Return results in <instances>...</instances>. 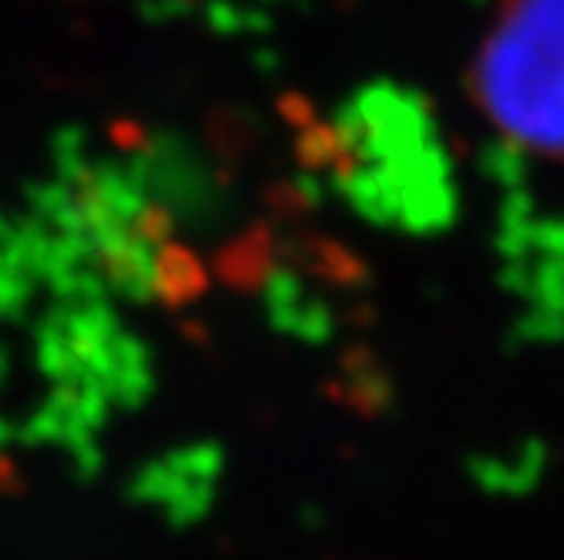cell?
Wrapping results in <instances>:
<instances>
[{"mask_svg":"<svg viewBox=\"0 0 564 560\" xmlns=\"http://www.w3.org/2000/svg\"><path fill=\"white\" fill-rule=\"evenodd\" d=\"M470 85L510 149L564 166V0H490Z\"/></svg>","mask_w":564,"mask_h":560,"instance_id":"6da1fadb","label":"cell"}]
</instances>
